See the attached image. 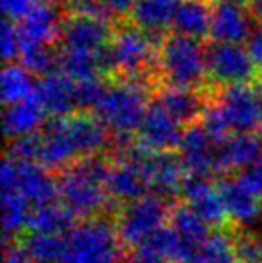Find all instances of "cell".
Listing matches in <instances>:
<instances>
[{
	"label": "cell",
	"mask_w": 262,
	"mask_h": 263,
	"mask_svg": "<svg viewBox=\"0 0 262 263\" xmlns=\"http://www.w3.org/2000/svg\"><path fill=\"white\" fill-rule=\"evenodd\" d=\"M110 165V154L101 153L76 159L58 172V199L77 218L106 215L112 204L106 188Z\"/></svg>",
	"instance_id": "1"
},
{
	"label": "cell",
	"mask_w": 262,
	"mask_h": 263,
	"mask_svg": "<svg viewBox=\"0 0 262 263\" xmlns=\"http://www.w3.org/2000/svg\"><path fill=\"white\" fill-rule=\"evenodd\" d=\"M162 38L149 34L131 20L117 22L106 47L108 79H130L158 90L156 50Z\"/></svg>",
	"instance_id": "2"
},
{
	"label": "cell",
	"mask_w": 262,
	"mask_h": 263,
	"mask_svg": "<svg viewBox=\"0 0 262 263\" xmlns=\"http://www.w3.org/2000/svg\"><path fill=\"white\" fill-rule=\"evenodd\" d=\"M156 77L158 88H208L205 45H201V40L174 31L165 32L156 50Z\"/></svg>",
	"instance_id": "3"
},
{
	"label": "cell",
	"mask_w": 262,
	"mask_h": 263,
	"mask_svg": "<svg viewBox=\"0 0 262 263\" xmlns=\"http://www.w3.org/2000/svg\"><path fill=\"white\" fill-rule=\"evenodd\" d=\"M153 90L138 81L108 79V86L94 113L113 136H135L149 106Z\"/></svg>",
	"instance_id": "4"
},
{
	"label": "cell",
	"mask_w": 262,
	"mask_h": 263,
	"mask_svg": "<svg viewBox=\"0 0 262 263\" xmlns=\"http://www.w3.org/2000/svg\"><path fill=\"white\" fill-rule=\"evenodd\" d=\"M124 251L113 217L99 215L84 218L66 233L60 263H123Z\"/></svg>",
	"instance_id": "5"
},
{
	"label": "cell",
	"mask_w": 262,
	"mask_h": 263,
	"mask_svg": "<svg viewBox=\"0 0 262 263\" xmlns=\"http://www.w3.org/2000/svg\"><path fill=\"white\" fill-rule=\"evenodd\" d=\"M172 202L158 194H146L119 206L115 220L117 235L124 249H135L147 242L154 231L169 220Z\"/></svg>",
	"instance_id": "6"
},
{
	"label": "cell",
	"mask_w": 262,
	"mask_h": 263,
	"mask_svg": "<svg viewBox=\"0 0 262 263\" xmlns=\"http://www.w3.org/2000/svg\"><path fill=\"white\" fill-rule=\"evenodd\" d=\"M206 72L208 84L212 88L232 86V84H252L262 76L253 58L241 43L217 42L210 40L205 43Z\"/></svg>",
	"instance_id": "7"
},
{
	"label": "cell",
	"mask_w": 262,
	"mask_h": 263,
	"mask_svg": "<svg viewBox=\"0 0 262 263\" xmlns=\"http://www.w3.org/2000/svg\"><path fill=\"white\" fill-rule=\"evenodd\" d=\"M2 188H16L31 206L56 202L58 181L38 161H18L6 154L2 163Z\"/></svg>",
	"instance_id": "8"
},
{
	"label": "cell",
	"mask_w": 262,
	"mask_h": 263,
	"mask_svg": "<svg viewBox=\"0 0 262 263\" xmlns=\"http://www.w3.org/2000/svg\"><path fill=\"white\" fill-rule=\"evenodd\" d=\"M216 104L219 106L232 133H250L260 127V97L250 84H232L217 88Z\"/></svg>",
	"instance_id": "9"
},
{
	"label": "cell",
	"mask_w": 262,
	"mask_h": 263,
	"mask_svg": "<svg viewBox=\"0 0 262 263\" xmlns=\"http://www.w3.org/2000/svg\"><path fill=\"white\" fill-rule=\"evenodd\" d=\"M115 24L84 14H66L61 20L58 45L70 52H101L110 43Z\"/></svg>",
	"instance_id": "10"
},
{
	"label": "cell",
	"mask_w": 262,
	"mask_h": 263,
	"mask_svg": "<svg viewBox=\"0 0 262 263\" xmlns=\"http://www.w3.org/2000/svg\"><path fill=\"white\" fill-rule=\"evenodd\" d=\"M219 143L221 142H216L199 122L187 125L178 145V154L185 165L187 174L205 177L221 176Z\"/></svg>",
	"instance_id": "11"
},
{
	"label": "cell",
	"mask_w": 262,
	"mask_h": 263,
	"mask_svg": "<svg viewBox=\"0 0 262 263\" xmlns=\"http://www.w3.org/2000/svg\"><path fill=\"white\" fill-rule=\"evenodd\" d=\"M138 147L140 159L149 181V190L171 201L178 192H182V184L187 177L185 165L180 154L174 151H147L140 143Z\"/></svg>",
	"instance_id": "12"
},
{
	"label": "cell",
	"mask_w": 262,
	"mask_h": 263,
	"mask_svg": "<svg viewBox=\"0 0 262 263\" xmlns=\"http://www.w3.org/2000/svg\"><path fill=\"white\" fill-rule=\"evenodd\" d=\"M185 125L180 124L160 102L151 99L136 131V142L147 151H174L182 142Z\"/></svg>",
	"instance_id": "13"
},
{
	"label": "cell",
	"mask_w": 262,
	"mask_h": 263,
	"mask_svg": "<svg viewBox=\"0 0 262 263\" xmlns=\"http://www.w3.org/2000/svg\"><path fill=\"white\" fill-rule=\"evenodd\" d=\"M257 18L248 4L234 0H214L210 38L217 42L242 43L252 34Z\"/></svg>",
	"instance_id": "14"
},
{
	"label": "cell",
	"mask_w": 262,
	"mask_h": 263,
	"mask_svg": "<svg viewBox=\"0 0 262 263\" xmlns=\"http://www.w3.org/2000/svg\"><path fill=\"white\" fill-rule=\"evenodd\" d=\"M217 88H172L160 86L154 90L153 99L160 102L180 124H196L201 120L206 106L212 102Z\"/></svg>",
	"instance_id": "15"
},
{
	"label": "cell",
	"mask_w": 262,
	"mask_h": 263,
	"mask_svg": "<svg viewBox=\"0 0 262 263\" xmlns=\"http://www.w3.org/2000/svg\"><path fill=\"white\" fill-rule=\"evenodd\" d=\"M169 226L174 229L182 242V254L178 263H196L203 242L212 233V226L187 201L172 204L169 213Z\"/></svg>",
	"instance_id": "16"
},
{
	"label": "cell",
	"mask_w": 262,
	"mask_h": 263,
	"mask_svg": "<svg viewBox=\"0 0 262 263\" xmlns=\"http://www.w3.org/2000/svg\"><path fill=\"white\" fill-rule=\"evenodd\" d=\"M54 6L56 4L36 2L20 20H16L22 47L58 45L63 11L60 13Z\"/></svg>",
	"instance_id": "17"
},
{
	"label": "cell",
	"mask_w": 262,
	"mask_h": 263,
	"mask_svg": "<svg viewBox=\"0 0 262 263\" xmlns=\"http://www.w3.org/2000/svg\"><path fill=\"white\" fill-rule=\"evenodd\" d=\"M182 194L185 201L208 222L212 228H224L226 226L228 211L221 197L219 186L210 183V177L187 174L182 184Z\"/></svg>",
	"instance_id": "18"
},
{
	"label": "cell",
	"mask_w": 262,
	"mask_h": 263,
	"mask_svg": "<svg viewBox=\"0 0 262 263\" xmlns=\"http://www.w3.org/2000/svg\"><path fill=\"white\" fill-rule=\"evenodd\" d=\"M36 95L49 117H63L77 111L76 81H72L61 70H54L47 76L38 77Z\"/></svg>",
	"instance_id": "19"
},
{
	"label": "cell",
	"mask_w": 262,
	"mask_h": 263,
	"mask_svg": "<svg viewBox=\"0 0 262 263\" xmlns=\"http://www.w3.org/2000/svg\"><path fill=\"white\" fill-rule=\"evenodd\" d=\"M221 197L226 206L228 217L235 226H250L262 215V197L253 194L237 176L224 177L219 183Z\"/></svg>",
	"instance_id": "20"
},
{
	"label": "cell",
	"mask_w": 262,
	"mask_h": 263,
	"mask_svg": "<svg viewBox=\"0 0 262 263\" xmlns=\"http://www.w3.org/2000/svg\"><path fill=\"white\" fill-rule=\"evenodd\" d=\"M49 117L45 107L40 102L36 90L32 95L22 99V101L6 104L4 111V131L7 140L18 138V136L36 133L43 127L45 118Z\"/></svg>",
	"instance_id": "21"
},
{
	"label": "cell",
	"mask_w": 262,
	"mask_h": 263,
	"mask_svg": "<svg viewBox=\"0 0 262 263\" xmlns=\"http://www.w3.org/2000/svg\"><path fill=\"white\" fill-rule=\"evenodd\" d=\"M262 154V135L255 131L234 133L219 143L221 176L239 172Z\"/></svg>",
	"instance_id": "22"
},
{
	"label": "cell",
	"mask_w": 262,
	"mask_h": 263,
	"mask_svg": "<svg viewBox=\"0 0 262 263\" xmlns=\"http://www.w3.org/2000/svg\"><path fill=\"white\" fill-rule=\"evenodd\" d=\"M180 0H136L128 20L149 34L162 38L172 25Z\"/></svg>",
	"instance_id": "23"
},
{
	"label": "cell",
	"mask_w": 262,
	"mask_h": 263,
	"mask_svg": "<svg viewBox=\"0 0 262 263\" xmlns=\"http://www.w3.org/2000/svg\"><path fill=\"white\" fill-rule=\"evenodd\" d=\"M212 4L214 0H180L172 18V31L196 40H205L210 36Z\"/></svg>",
	"instance_id": "24"
},
{
	"label": "cell",
	"mask_w": 262,
	"mask_h": 263,
	"mask_svg": "<svg viewBox=\"0 0 262 263\" xmlns=\"http://www.w3.org/2000/svg\"><path fill=\"white\" fill-rule=\"evenodd\" d=\"M76 218L77 217L66 208V206L50 202V204L34 206V210L29 213L27 228L25 229L36 231V233H56V235H65V233H68L70 229L74 228Z\"/></svg>",
	"instance_id": "25"
},
{
	"label": "cell",
	"mask_w": 262,
	"mask_h": 263,
	"mask_svg": "<svg viewBox=\"0 0 262 263\" xmlns=\"http://www.w3.org/2000/svg\"><path fill=\"white\" fill-rule=\"evenodd\" d=\"M20 247L32 263H60L66 247V236L29 231V235L20 238Z\"/></svg>",
	"instance_id": "26"
},
{
	"label": "cell",
	"mask_w": 262,
	"mask_h": 263,
	"mask_svg": "<svg viewBox=\"0 0 262 263\" xmlns=\"http://www.w3.org/2000/svg\"><path fill=\"white\" fill-rule=\"evenodd\" d=\"M29 202L16 188H2V226L4 243L14 242L18 235L27 228Z\"/></svg>",
	"instance_id": "27"
},
{
	"label": "cell",
	"mask_w": 262,
	"mask_h": 263,
	"mask_svg": "<svg viewBox=\"0 0 262 263\" xmlns=\"http://www.w3.org/2000/svg\"><path fill=\"white\" fill-rule=\"evenodd\" d=\"M36 90V81L32 73L22 63H6L2 72V99L4 104L22 101L32 95Z\"/></svg>",
	"instance_id": "28"
},
{
	"label": "cell",
	"mask_w": 262,
	"mask_h": 263,
	"mask_svg": "<svg viewBox=\"0 0 262 263\" xmlns=\"http://www.w3.org/2000/svg\"><path fill=\"white\" fill-rule=\"evenodd\" d=\"M60 45H27L22 47L18 61L34 77L60 70Z\"/></svg>",
	"instance_id": "29"
},
{
	"label": "cell",
	"mask_w": 262,
	"mask_h": 263,
	"mask_svg": "<svg viewBox=\"0 0 262 263\" xmlns=\"http://www.w3.org/2000/svg\"><path fill=\"white\" fill-rule=\"evenodd\" d=\"M196 263H239L235 258L232 231L228 228H219L210 233L199 249Z\"/></svg>",
	"instance_id": "30"
},
{
	"label": "cell",
	"mask_w": 262,
	"mask_h": 263,
	"mask_svg": "<svg viewBox=\"0 0 262 263\" xmlns=\"http://www.w3.org/2000/svg\"><path fill=\"white\" fill-rule=\"evenodd\" d=\"M232 242L239 263H262V238L259 235L237 226L232 231Z\"/></svg>",
	"instance_id": "31"
},
{
	"label": "cell",
	"mask_w": 262,
	"mask_h": 263,
	"mask_svg": "<svg viewBox=\"0 0 262 263\" xmlns=\"http://www.w3.org/2000/svg\"><path fill=\"white\" fill-rule=\"evenodd\" d=\"M108 86V79L102 76L90 77V79L76 81V106L77 109L94 111L99 101L102 99Z\"/></svg>",
	"instance_id": "32"
},
{
	"label": "cell",
	"mask_w": 262,
	"mask_h": 263,
	"mask_svg": "<svg viewBox=\"0 0 262 263\" xmlns=\"http://www.w3.org/2000/svg\"><path fill=\"white\" fill-rule=\"evenodd\" d=\"M40 153V131L11 138L7 143V156L18 161H38Z\"/></svg>",
	"instance_id": "33"
},
{
	"label": "cell",
	"mask_w": 262,
	"mask_h": 263,
	"mask_svg": "<svg viewBox=\"0 0 262 263\" xmlns=\"http://www.w3.org/2000/svg\"><path fill=\"white\" fill-rule=\"evenodd\" d=\"M63 13L84 14V16L101 18V20H108L112 24H117L113 20L112 13H110V9L106 7L104 0H68L63 6Z\"/></svg>",
	"instance_id": "34"
},
{
	"label": "cell",
	"mask_w": 262,
	"mask_h": 263,
	"mask_svg": "<svg viewBox=\"0 0 262 263\" xmlns=\"http://www.w3.org/2000/svg\"><path fill=\"white\" fill-rule=\"evenodd\" d=\"M0 47H2V58L6 63H13L14 59L20 58L22 50V42L20 34H18L16 22L14 20H6L2 22V36H0Z\"/></svg>",
	"instance_id": "35"
},
{
	"label": "cell",
	"mask_w": 262,
	"mask_h": 263,
	"mask_svg": "<svg viewBox=\"0 0 262 263\" xmlns=\"http://www.w3.org/2000/svg\"><path fill=\"white\" fill-rule=\"evenodd\" d=\"M235 176L239 177L241 183H244L253 194H257L259 197H262V154L255 161H252L248 166L239 170Z\"/></svg>",
	"instance_id": "36"
},
{
	"label": "cell",
	"mask_w": 262,
	"mask_h": 263,
	"mask_svg": "<svg viewBox=\"0 0 262 263\" xmlns=\"http://www.w3.org/2000/svg\"><path fill=\"white\" fill-rule=\"evenodd\" d=\"M123 263H165V260L158 253H154L153 249L140 246L135 247V249H126Z\"/></svg>",
	"instance_id": "37"
},
{
	"label": "cell",
	"mask_w": 262,
	"mask_h": 263,
	"mask_svg": "<svg viewBox=\"0 0 262 263\" xmlns=\"http://www.w3.org/2000/svg\"><path fill=\"white\" fill-rule=\"evenodd\" d=\"M34 4H36V0H2L4 16L16 22V20H20Z\"/></svg>",
	"instance_id": "38"
},
{
	"label": "cell",
	"mask_w": 262,
	"mask_h": 263,
	"mask_svg": "<svg viewBox=\"0 0 262 263\" xmlns=\"http://www.w3.org/2000/svg\"><path fill=\"white\" fill-rule=\"evenodd\" d=\"M135 2L136 0H104L106 7L110 9V13H112V16L115 22L128 20Z\"/></svg>",
	"instance_id": "39"
},
{
	"label": "cell",
	"mask_w": 262,
	"mask_h": 263,
	"mask_svg": "<svg viewBox=\"0 0 262 263\" xmlns=\"http://www.w3.org/2000/svg\"><path fill=\"white\" fill-rule=\"evenodd\" d=\"M4 246H6V253H4L2 263H32L24 253V249L20 246H14V242L4 243Z\"/></svg>",
	"instance_id": "40"
},
{
	"label": "cell",
	"mask_w": 262,
	"mask_h": 263,
	"mask_svg": "<svg viewBox=\"0 0 262 263\" xmlns=\"http://www.w3.org/2000/svg\"><path fill=\"white\" fill-rule=\"evenodd\" d=\"M45 2H50V4H58V6H60V4H61V6H65V4L68 2V0H45Z\"/></svg>",
	"instance_id": "41"
},
{
	"label": "cell",
	"mask_w": 262,
	"mask_h": 263,
	"mask_svg": "<svg viewBox=\"0 0 262 263\" xmlns=\"http://www.w3.org/2000/svg\"><path fill=\"white\" fill-rule=\"evenodd\" d=\"M259 91V97H260V115H262V91L260 90H257ZM260 129H262V118H260Z\"/></svg>",
	"instance_id": "42"
},
{
	"label": "cell",
	"mask_w": 262,
	"mask_h": 263,
	"mask_svg": "<svg viewBox=\"0 0 262 263\" xmlns=\"http://www.w3.org/2000/svg\"><path fill=\"white\" fill-rule=\"evenodd\" d=\"M255 84H257V90H260V91H262V76L259 77V81H257Z\"/></svg>",
	"instance_id": "43"
},
{
	"label": "cell",
	"mask_w": 262,
	"mask_h": 263,
	"mask_svg": "<svg viewBox=\"0 0 262 263\" xmlns=\"http://www.w3.org/2000/svg\"><path fill=\"white\" fill-rule=\"evenodd\" d=\"M234 2H242V4H248L250 0H234Z\"/></svg>",
	"instance_id": "44"
}]
</instances>
